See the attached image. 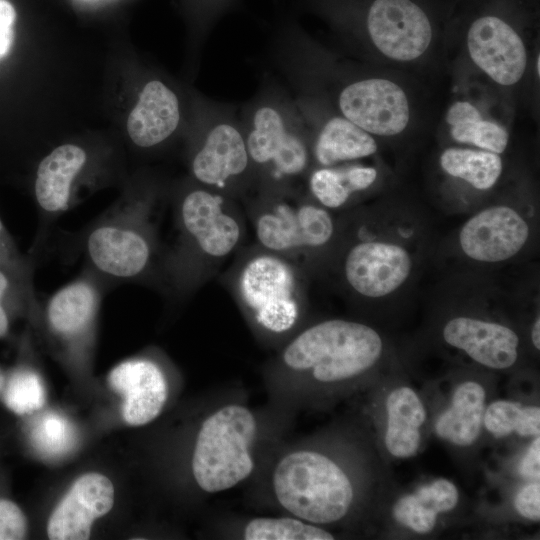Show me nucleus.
Wrapping results in <instances>:
<instances>
[{
  "mask_svg": "<svg viewBox=\"0 0 540 540\" xmlns=\"http://www.w3.org/2000/svg\"><path fill=\"white\" fill-rule=\"evenodd\" d=\"M376 177L377 171L372 167H322L311 173L309 189L321 206L336 209L343 206L353 193L370 187Z\"/></svg>",
  "mask_w": 540,
  "mask_h": 540,
  "instance_id": "obj_25",
  "label": "nucleus"
},
{
  "mask_svg": "<svg viewBox=\"0 0 540 540\" xmlns=\"http://www.w3.org/2000/svg\"><path fill=\"white\" fill-rule=\"evenodd\" d=\"M29 435L34 448L46 457L63 456L76 442L73 425L66 417L55 412H45L35 418Z\"/></svg>",
  "mask_w": 540,
  "mask_h": 540,
  "instance_id": "obj_30",
  "label": "nucleus"
},
{
  "mask_svg": "<svg viewBox=\"0 0 540 540\" xmlns=\"http://www.w3.org/2000/svg\"><path fill=\"white\" fill-rule=\"evenodd\" d=\"M339 107L346 119L376 135H396L409 121L405 92L386 79H365L346 86L340 93Z\"/></svg>",
  "mask_w": 540,
  "mask_h": 540,
  "instance_id": "obj_12",
  "label": "nucleus"
},
{
  "mask_svg": "<svg viewBox=\"0 0 540 540\" xmlns=\"http://www.w3.org/2000/svg\"><path fill=\"white\" fill-rule=\"evenodd\" d=\"M367 27L378 50L398 61L420 57L432 39L428 17L410 0H375L368 12Z\"/></svg>",
  "mask_w": 540,
  "mask_h": 540,
  "instance_id": "obj_11",
  "label": "nucleus"
},
{
  "mask_svg": "<svg viewBox=\"0 0 540 540\" xmlns=\"http://www.w3.org/2000/svg\"><path fill=\"white\" fill-rule=\"evenodd\" d=\"M180 107L176 94L158 80L148 82L129 114L127 132L140 148L165 141L178 127Z\"/></svg>",
  "mask_w": 540,
  "mask_h": 540,
  "instance_id": "obj_20",
  "label": "nucleus"
},
{
  "mask_svg": "<svg viewBox=\"0 0 540 540\" xmlns=\"http://www.w3.org/2000/svg\"><path fill=\"white\" fill-rule=\"evenodd\" d=\"M152 203L124 199L103 212L75 238L84 268L109 286L161 281L165 250L160 244Z\"/></svg>",
  "mask_w": 540,
  "mask_h": 540,
  "instance_id": "obj_2",
  "label": "nucleus"
},
{
  "mask_svg": "<svg viewBox=\"0 0 540 540\" xmlns=\"http://www.w3.org/2000/svg\"><path fill=\"white\" fill-rule=\"evenodd\" d=\"M88 164L87 151L72 143L54 148L38 163L33 185L38 231L32 256L43 244L50 226L75 205L78 185Z\"/></svg>",
  "mask_w": 540,
  "mask_h": 540,
  "instance_id": "obj_8",
  "label": "nucleus"
},
{
  "mask_svg": "<svg viewBox=\"0 0 540 540\" xmlns=\"http://www.w3.org/2000/svg\"><path fill=\"white\" fill-rule=\"evenodd\" d=\"M256 430L254 415L239 404L223 406L204 420L192 457V473L203 491L222 492L250 476Z\"/></svg>",
  "mask_w": 540,
  "mask_h": 540,
  "instance_id": "obj_6",
  "label": "nucleus"
},
{
  "mask_svg": "<svg viewBox=\"0 0 540 540\" xmlns=\"http://www.w3.org/2000/svg\"><path fill=\"white\" fill-rule=\"evenodd\" d=\"M16 12L13 5L7 0L0 1V58L5 56L13 42V24Z\"/></svg>",
  "mask_w": 540,
  "mask_h": 540,
  "instance_id": "obj_36",
  "label": "nucleus"
},
{
  "mask_svg": "<svg viewBox=\"0 0 540 540\" xmlns=\"http://www.w3.org/2000/svg\"><path fill=\"white\" fill-rule=\"evenodd\" d=\"M34 262L32 255L20 252L14 238L0 218V264L33 279Z\"/></svg>",
  "mask_w": 540,
  "mask_h": 540,
  "instance_id": "obj_33",
  "label": "nucleus"
},
{
  "mask_svg": "<svg viewBox=\"0 0 540 540\" xmlns=\"http://www.w3.org/2000/svg\"><path fill=\"white\" fill-rule=\"evenodd\" d=\"M443 337L447 344L464 351L474 361L489 368H508L518 357L517 334L499 323L456 317L446 323Z\"/></svg>",
  "mask_w": 540,
  "mask_h": 540,
  "instance_id": "obj_19",
  "label": "nucleus"
},
{
  "mask_svg": "<svg viewBox=\"0 0 540 540\" xmlns=\"http://www.w3.org/2000/svg\"><path fill=\"white\" fill-rule=\"evenodd\" d=\"M107 379L110 387L123 397L122 416L127 424H147L163 409L167 399L166 378L153 360H125L110 371Z\"/></svg>",
  "mask_w": 540,
  "mask_h": 540,
  "instance_id": "obj_17",
  "label": "nucleus"
},
{
  "mask_svg": "<svg viewBox=\"0 0 540 540\" xmlns=\"http://www.w3.org/2000/svg\"><path fill=\"white\" fill-rule=\"evenodd\" d=\"M388 426L385 444L395 457L414 455L420 443L419 427L425 420L424 406L408 387L393 390L386 401Z\"/></svg>",
  "mask_w": 540,
  "mask_h": 540,
  "instance_id": "obj_22",
  "label": "nucleus"
},
{
  "mask_svg": "<svg viewBox=\"0 0 540 540\" xmlns=\"http://www.w3.org/2000/svg\"><path fill=\"white\" fill-rule=\"evenodd\" d=\"M516 510L525 518L538 521L540 518V485L534 482L525 485L515 498Z\"/></svg>",
  "mask_w": 540,
  "mask_h": 540,
  "instance_id": "obj_35",
  "label": "nucleus"
},
{
  "mask_svg": "<svg viewBox=\"0 0 540 540\" xmlns=\"http://www.w3.org/2000/svg\"><path fill=\"white\" fill-rule=\"evenodd\" d=\"M251 164L276 182H286L305 172L309 153L304 141L290 131L281 113L262 106L254 113L245 138Z\"/></svg>",
  "mask_w": 540,
  "mask_h": 540,
  "instance_id": "obj_10",
  "label": "nucleus"
},
{
  "mask_svg": "<svg viewBox=\"0 0 540 540\" xmlns=\"http://www.w3.org/2000/svg\"><path fill=\"white\" fill-rule=\"evenodd\" d=\"M485 390L476 382L460 384L451 406L438 418L437 434L456 445L469 446L479 436L484 416Z\"/></svg>",
  "mask_w": 540,
  "mask_h": 540,
  "instance_id": "obj_21",
  "label": "nucleus"
},
{
  "mask_svg": "<svg viewBox=\"0 0 540 540\" xmlns=\"http://www.w3.org/2000/svg\"><path fill=\"white\" fill-rule=\"evenodd\" d=\"M532 342L537 350L540 349V319L535 320L532 327Z\"/></svg>",
  "mask_w": 540,
  "mask_h": 540,
  "instance_id": "obj_38",
  "label": "nucleus"
},
{
  "mask_svg": "<svg viewBox=\"0 0 540 540\" xmlns=\"http://www.w3.org/2000/svg\"><path fill=\"white\" fill-rule=\"evenodd\" d=\"M457 501L455 485L446 479H437L414 494L400 498L393 507V516L415 532L427 533L434 528L438 513L450 511Z\"/></svg>",
  "mask_w": 540,
  "mask_h": 540,
  "instance_id": "obj_23",
  "label": "nucleus"
},
{
  "mask_svg": "<svg viewBox=\"0 0 540 540\" xmlns=\"http://www.w3.org/2000/svg\"><path fill=\"white\" fill-rule=\"evenodd\" d=\"M37 305L33 279L0 264V338L8 334L14 313Z\"/></svg>",
  "mask_w": 540,
  "mask_h": 540,
  "instance_id": "obj_31",
  "label": "nucleus"
},
{
  "mask_svg": "<svg viewBox=\"0 0 540 540\" xmlns=\"http://www.w3.org/2000/svg\"><path fill=\"white\" fill-rule=\"evenodd\" d=\"M382 349V339L373 328L330 319L296 335L281 358L292 371L311 373L320 382H338L368 370L378 361Z\"/></svg>",
  "mask_w": 540,
  "mask_h": 540,
  "instance_id": "obj_4",
  "label": "nucleus"
},
{
  "mask_svg": "<svg viewBox=\"0 0 540 540\" xmlns=\"http://www.w3.org/2000/svg\"><path fill=\"white\" fill-rule=\"evenodd\" d=\"M272 483L280 505L313 524L340 520L353 501V488L344 471L314 451L298 450L285 455L275 467Z\"/></svg>",
  "mask_w": 540,
  "mask_h": 540,
  "instance_id": "obj_5",
  "label": "nucleus"
},
{
  "mask_svg": "<svg viewBox=\"0 0 540 540\" xmlns=\"http://www.w3.org/2000/svg\"><path fill=\"white\" fill-rule=\"evenodd\" d=\"M246 540H332L334 536L313 523L293 517H258L243 531Z\"/></svg>",
  "mask_w": 540,
  "mask_h": 540,
  "instance_id": "obj_29",
  "label": "nucleus"
},
{
  "mask_svg": "<svg viewBox=\"0 0 540 540\" xmlns=\"http://www.w3.org/2000/svg\"><path fill=\"white\" fill-rule=\"evenodd\" d=\"M470 57L495 82L512 85L524 74L527 54L519 35L500 18L484 16L468 31Z\"/></svg>",
  "mask_w": 540,
  "mask_h": 540,
  "instance_id": "obj_15",
  "label": "nucleus"
},
{
  "mask_svg": "<svg viewBox=\"0 0 540 540\" xmlns=\"http://www.w3.org/2000/svg\"><path fill=\"white\" fill-rule=\"evenodd\" d=\"M250 165L244 136L235 126L219 123L195 152L191 171L202 186L220 192L237 182Z\"/></svg>",
  "mask_w": 540,
  "mask_h": 540,
  "instance_id": "obj_18",
  "label": "nucleus"
},
{
  "mask_svg": "<svg viewBox=\"0 0 540 540\" xmlns=\"http://www.w3.org/2000/svg\"><path fill=\"white\" fill-rule=\"evenodd\" d=\"M520 473L523 477L529 479H539L540 475V439L532 442L529 450L523 458L520 465Z\"/></svg>",
  "mask_w": 540,
  "mask_h": 540,
  "instance_id": "obj_37",
  "label": "nucleus"
},
{
  "mask_svg": "<svg viewBox=\"0 0 540 540\" xmlns=\"http://www.w3.org/2000/svg\"><path fill=\"white\" fill-rule=\"evenodd\" d=\"M226 280L240 307L264 332L281 335L298 322L304 292L296 262L256 245L238 258Z\"/></svg>",
  "mask_w": 540,
  "mask_h": 540,
  "instance_id": "obj_3",
  "label": "nucleus"
},
{
  "mask_svg": "<svg viewBox=\"0 0 540 540\" xmlns=\"http://www.w3.org/2000/svg\"><path fill=\"white\" fill-rule=\"evenodd\" d=\"M442 169L474 188L487 190L502 172V160L497 153L482 150L449 148L440 157Z\"/></svg>",
  "mask_w": 540,
  "mask_h": 540,
  "instance_id": "obj_27",
  "label": "nucleus"
},
{
  "mask_svg": "<svg viewBox=\"0 0 540 540\" xmlns=\"http://www.w3.org/2000/svg\"><path fill=\"white\" fill-rule=\"evenodd\" d=\"M530 234L527 221L515 209L492 206L473 215L459 232L464 254L479 262H501L515 256Z\"/></svg>",
  "mask_w": 540,
  "mask_h": 540,
  "instance_id": "obj_14",
  "label": "nucleus"
},
{
  "mask_svg": "<svg viewBox=\"0 0 540 540\" xmlns=\"http://www.w3.org/2000/svg\"><path fill=\"white\" fill-rule=\"evenodd\" d=\"M257 245L300 265V258L327 246L335 223L320 204L274 194L250 212Z\"/></svg>",
  "mask_w": 540,
  "mask_h": 540,
  "instance_id": "obj_7",
  "label": "nucleus"
},
{
  "mask_svg": "<svg viewBox=\"0 0 540 540\" xmlns=\"http://www.w3.org/2000/svg\"><path fill=\"white\" fill-rule=\"evenodd\" d=\"M173 218L176 241L164 252L161 281L183 294L238 248L244 223L225 195L204 186L178 198Z\"/></svg>",
  "mask_w": 540,
  "mask_h": 540,
  "instance_id": "obj_1",
  "label": "nucleus"
},
{
  "mask_svg": "<svg viewBox=\"0 0 540 540\" xmlns=\"http://www.w3.org/2000/svg\"><path fill=\"white\" fill-rule=\"evenodd\" d=\"M27 531L21 509L9 500H0V540L23 539Z\"/></svg>",
  "mask_w": 540,
  "mask_h": 540,
  "instance_id": "obj_34",
  "label": "nucleus"
},
{
  "mask_svg": "<svg viewBox=\"0 0 540 540\" xmlns=\"http://www.w3.org/2000/svg\"><path fill=\"white\" fill-rule=\"evenodd\" d=\"M114 504L112 482L99 473L79 477L52 512L47 534L53 540H84L93 522L107 514Z\"/></svg>",
  "mask_w": 540,
  "mask_h": 540,
  "instance_id": "obj_16",
  "label": "nucleus"
},
{
  "mask_svg": "<svg viewBox=\"0 0 540 540\" xmlns=\"http://www.w3.org/2000/svg\"><path fill=\"white\" fill-rule=\"evenodd\" d=\"M536 69H537V74L539 75V73H540V58H539V56L537 58Z\"/></svg>",
  "mask_w": 540,
  "mask_h": 540,
  "instance_id": "obj_40",
  "label": "nucleus"
},
{
  "mask_svg": "<svg viewBox=\"0 0 540 540\" xmlns=\"http://www.w3.org/2000/svg\"><path fill=\"white\" fill-rule=\"evenodd\" d=\"M412 260L402 246L377 240L360 241L347 251L343 274L357 294L379 298L396 291L408 278Z\"/></svg>",
  "mask_w": 540,
  "mask_h": 540,
  "instance_id": "obj_13",
  "label": "nucleus"
},
{
  "mask_svg": "<svg viewBox=\"0 0 540 540\" xmlns=\"http://www.w3.org/2000/svg\"><path fill=\"white\" fill-rule=\"evenodd\" d=\"M2 391L4 403L18 415L31 414L45 403L42 380L29 368L15 370Z\"/></svg>",
  "mask_w": 540,
  "mask_h": 540,
  "instance_id": "obj_32",
  "label": "nucleus"
},
{
  "mask_svg": "<svg viewBox=\"0 0 540 540\" xmlns=\"http://www.w3.org/2000/svg\"><path fill=\"white\" fill-rule=\"evenodd\" d=\"M109 287L96 274L84 268L47 299L43 310L47 327L70 353H80L86 346L102 298Z\"/></svg>",
  "mask_w": 540,
  "mask_h": 540,
  "instance_id": "obj_9",
  "label": "nucleus"
},
{
  "mask_svg": "<svg viewBox=\"0 0 540 540\" xmlns=\"http://www.w3.org/2000/svg\"><path fill=\"white\" fill-rule=\"evenodd\" d=\"M4 382H5V378H4V375L0 369V392H2L3 388H4Z\"/></svg>",
  "mask_w": 540,
  "mask_h": 540,
  "instance_id": "obj_39",
  "label": "nucleus"
},
{
  "mask_svg": "<svg viewBox=\"0 0 540 540\" xmlns=\"http://www.w3.org/2000/svg\"><path fill=\"white\" fill-rule=\"evenodd\" d=\"M483 420L495 437H503L513 431L521 436H538L540 432L539 407H524L516 402L499 400L491 403Z\"/></svg>",
  "mask_w": 540,
  "mask_h": 540,
  "instance_id": "obj_28",
  "label": "nucleus"
},
{
  "mask_svg": "<svg viewBox=\"0 0 540 540\" xmlns=\"http://www.w3.org/2000/svg\"><path fill=\"white\" fill-rule=\"evenodd\" d=\"M376 151L377 144L370 133L345 117L330 119L320 131L314 146V156L324 167L366 157Z\"/></svg>",
  "mask_w": 540,
  "mask_h": 540,
  "instance_id": "obj_24",
  "label": "nucleus"
},
{
  "mask_svg": "<svg viewBox=\"0 0 540 540\" xmlns=\"http://www.w3.org/2000/svg\"><path fill=\"white\" fill-rule=\"evenodd\" d=\"M446 121L451 127V136L457 142L473 144L497 154L507 147V131L497 123L483 120L477 108L469 102L454 103L447 112Z\"/></svg>",
  "mask_w": 540,
  "mask_h": 540,
  "instance_id": "obj_26",
  "label": "nucleus"
}]
</instances>
